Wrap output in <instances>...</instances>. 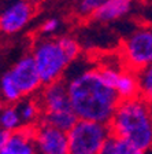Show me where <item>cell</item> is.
Segmentation results:
<instances>
[{
    "label": "cell",
    "mask_w": 152,
    "mask_h": 154,
    "mask_svg": "<svg viewBox=\"0 0 152 154\" xmlns=\"http://www.w3.org/2000/svg\"><path fill=\"white\" fill-rule=\"evenodd\" d=\"M15 106L18 109L22 127H34V125H37L40 122L41 107H40V103H38L36 96L21 99Z\"/></svg>",
    "instance_id": "13"
},
{
    "label": "cell",
    "mask_w": 152,
    "mask_h": 154,
    "mask_svg": "<svg viewBox=\"0 0 152 154\" xmlns=\"http://www.w3.org/2000/svg\"><path fill=\"white\" fill-rule=\"evenodd\" d=\"M63 81L77 119L108 124L119 99L115 91L101 80L97 67L86 69Z\"/></svg>",
    "instance_id": "1"
},
{
    "label": "cell",
    "mask_w": 152,
    "mask_h": 154,
    "mask_svg": "<svg viewBox=\"0 0 152 154\" xmlns=\"http://www.w3.org/2000/svg\"><path fill=\"white\" fill-rule=\"evenodd\" d=\"M74 2H76V3H78V2H79V0H74Z\"/></svg>",
    "instance_id": "23"
},
{
    "label": "cell",
    "mask_w": 152,
    "mask_h": 154,
    "mask_svg": "<svg viewBox=\"0 0 152 154\" xmlns=\"http://www.w3.org/2000/svg\"><path fill=\"white\" fill-rule=\"evenodd\" d=\"M115 139V154H147V151L136 147L130 142L124 139Z\"/></svg>",
    "instance_id": "20"
},
{
    "label": "cell",
    "mask_w": 152,
    "mask_h": 154,
    "mask_svg": "<svg viewBox=\"0 0 152 154\" xmlns=\"http://www.w3.org/2000/svg\"><path fill=\"white\" fill-rule=\"evenodd\" d=\"M29 55L34 62L43 85L63 80L67 67L70 66L69 59L59 47L56 37L36 38Z\"/></svg>",
    "instance_id": "3"
},
{
    "label": "cell",
    "mask_w": 152,
    "mask_h": 154,
    "mask_svg": "<svg viewBox=\"0 0 152 154\" xmlns=\"http://www.w3.org/2000/svg\"><path fill=\"white\" fill-rule=\"evenodd\" d=\"M60 25H62V21L56 17H51V18H47L44 22L41 23L38 32H40V37H51L54 36L55 33L59 30Z\"/></svg>",
    "instance_id": "19"
},
{
    "label": "cell",
    "mask_w": 152,
    "mask_h": 154,
    "mask_svg": "<svg viewBox=\"0 0 152 154\" xmlns=\"http://www.w3.org/2000/svg\"><path fill=\"white\" fill-rule=\"evenodd\" d=\"M0 128L13 134L22 128V122L15 105H3L0 112Z\"/></svg>",
    "instance_id": "14"
},
{
    "label": "cell",
    "mask_w": 152,
    "mask_h": 154,
    "mask_svg": "<svg viewBox=\"0 0 152 154\" xmlns=\"http://www.w3.org/2000/svg\"><path fill=\"white\" fill-rule=\"evenodd\" d=\"M103 3L104 0H79L77 3V14L81 18H92Z\"/></svg>",
    "instance_id": "18"
},
{
    "label": "cell",
    "mask_w": 152,
    "mask_h": 154,
    "mask_svg": "<svg viewBox=\"0 0 152 154\" xmlns=\"http://www.w3.org/2000/svg\"><path fill=\"white\" fill-rule=\"evenodd\" d=\"M36 13L33 0H14L0 11V33L13 36L29 25Z\"/></svg>",
    "instance_id": "6"
},
{
    "label": "cell",
    "mask_w": 152,
    "mask_h": 154,
    "mask_svg": "<svg viewBox=\"0 0 152 154\" xmlns=\"http://www.w3.org/2000/svg\"><path fill=\"white\" fill-rule=\"evenodd\" d=\"M58 44L62 48L63 54L66 55V58L69 59L70 65L76 61L77 58L79 57V52H81V47H79V43L77 42L73 36L64 35V36H59L56 37Z\"/></svg>",
    "instance_id": "16"
},
{
    "label": "cell",
    "mask_w": 152,
    "mask_h": 154,
    "mask_svg": "<svg viewBox=\"0 0 152 154\" xmlns=\"http://www.w3.org/2000/svg\"><path fill=\"white\" fill-rule=\"evenodd\" d=\"M124 66L133 72H140L152 63V30L141 26L130 33L124 42L122 50Z\"/></svg>",
    "instance_id": "5"
},
{
    "label": "cell",
    "mask_w": 152,
    "mask_h": 154,
    "mask_svg": "<svg viewBox=\"0 0 152 154\" xmlns=\"http://www.w3.org/2000/svg\"><path fill=\"white\" fill-rule=\"evenodd\" d=\"M8 73L15 85L18 87L22 98L36 96V94H38V91L43 88V83L37 73L36 65L29 54L23 55L19 61H16Z\"/></svg>",
    "instance_id": "7"
},
{
    "label": "cell",
    "mask_w": 152,
    "mask_h": 154,
    "mask_svg": "<svg viewBox=\"0 0 152 154\" xmlns=\"http://www.w3.org/2000/svg\"><path fill=\"white\" fill-rule=\"evenodd\" d=\"M10 135H11L10 132L0 128V151L3 150L4 146L7 144V142H8V139H10Z\"/></svg>",
    "instance_id": "21"
},
{
    "label": "cell",
    "mask_w": 152,
    "mask_h": 154,
    "mask_svg": "<svg viewBox=\"0 0 152 154\" xmlns=\"http://www.w3.org/2000/svg\"><path fill=\"white\" fill-rule=\"evenodd\" d=\"M134 4L136 0H104L100 8L92 15V19L99 22H112L132 13Z\"/></svg>",
    "instance_id": "11"
},
{
    "label": "cell",
    "mask_w": 152,
    "mask_h": 154,
    "mask_svg": "<svg viewBox=\"0 0 152 154\" xmlns=\"http://www.w3.org/2000/svg\"><path fill=\"white\" fill-rule=\"evenodd\" d=\"M1 107H3V105H1V102H0V112H1Z\"/></svg>",
    "instance_id": "22"
},
{
    "label": "cell",
    "mask_w": 152,
    "mask_h": 154,
    "mask_svg": "<svg viewBox=\"0 0 152 154\" xmlns=\"http://www.w3.org/2000/svg\"><path fill=\"white\" fill-rule=\"evenodd\" d=\"M114 91L119 100L139 98L140 91H139V81H137V72L124 67L117 77V81L114 84Z\"/></svg>",
    "instance_id": "12"
},
{
    "label": "cell",
    "mask_w": 152,
    "mask_h": 154,
    "mask_svg": "<svg viewBox=\"0 0 152 154\" xmlns=\"http://www.w3.org/2000/svg\"><path fill=\"white\" fill-rule=\"evenodd\" d=\"M66 135L70 154H99L111 132L107 124L77 120Z\"/></svg>",
    "instance_id": "4"
},
{
    "label": "cell",
    "mask_w": 152,
    "mask_h": 154,
    "mask_svg": "<svg viewBox=\"0 0 152 154\" xmlns=\"http://www.w3.org/2000/svg\"><path fill=\"white\" fill-rule=\"evenodd\" d=\"M107 125L112 138L127 140L144 151L151 149L152 113L149 100L141 96L119 100Z\"/></svg>",
    "instance_id": "2"
},
{
    "label": "cell",
    "mask_w": 152,
    "mask_h": 154,
    "mask_svg": "<svg viewBox=\"0 0 152 154\" xmlns=\"http://www.w3.org/2000/svg\"><path fill=\"white\" fill-rule=\"evenodd\" d=\"M137 81H139L140 96L151 102L152 98V66H148L143 70L137 72Z\"/></svg>",
    "instance_id": "17"
},
{
    "label": "cell",
    "mask_w": 152,
    "mask_h": 154,
    "mask_svg": "<svg viewBox=\"0 0 152 154\" xmlns=\"http://www.w3.org/2000/svg\"><path fill=\"white\" fill-rule=\"evenodd\" d=\"M0 94L6 105H16L21 99H23L8 72H6L0 77Z\"/></svg>",
    "instance_id": "15"
},
{
    "label": "cell",
    "mask_w": 152,
    "mask_h": 154,
    "mask_svg": "<svg viewBox=\"0 0 152 154\" xmlns=\"http://www.w3.org/2000/svg\"><path fill=\"white\" fill-rule=\"evenodd\" d=\"M36 98L41 107V116L56 114V113L71 110L66 83L63 80L43 85V88L38 91V95Z\"/></svg>",
    "instance_id": "9"
},
{
    "label": "cell",
    "mask_w": 152,
    "mask_h": 154,
    "mask_svg": "<svg viewBox=\"0 0 152 154\" xmlns=\"http://www.w3.org/2000/svg\"><path fill=\"white\" fill-rule=\"evenodd\" d=\"M34 127H22L10 135V139L0 154H36Z\"/></svg>",
    "instance_id": "10"
},
{
    "label": "cell",
    "mask_w": 152,
    "mask_h": 154,
    "mask_svg": "<svg viewBox=\"0 0 152 154\" xmlns=\"http://www.w3.org/2000/svg\"><path fill=\"white\" fill-rule=\"evenodd\" d=\"M36 154H70L66 132L52 128L44 122L34 125Z\"/></svg>",
    "instance_id": "8"
}]
</instances>
